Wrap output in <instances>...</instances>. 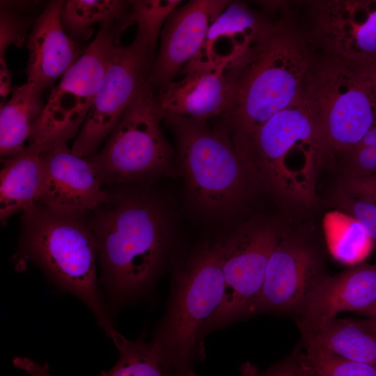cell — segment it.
<instances>
[{
	"label": "cell",
	"mask_w": 376,
	"mask_h": 376,
	"mask_svg": "<svg viewBox=\"0 0 376 376\" xmlns=\"http://www.w3.org/2000/svg\"><path fill=\"white\" fill-rule=\"evenodd\" d=\"M334 198L336 205L365 228L376 246V203L352 197L343 191L338 192Z\"/></svg>",
	"instance_id": "cell-29"
},
{
	"label": "cell",
	"mask_w": 376,
	"mask_h": 376,
	"mask_svg": "<svg viewBox=\"0 0 376 376\" xmlns=\"http://www.w3.org/2000/svg\"><path fill=\"white\" fill-rule=\"evenodd\" d=\"M299 357L307 376H376V365L325 352L305 349L299 350Z\"/></svg>",
	"instance_id": "cell-28"
},
{
	"label": "cell",
	"mask_w": 376,
	"mask_h": 376,
	"mask_svg": "<svg viewBox=\"0 0 376 376\" xmlns=\"http://www.w3.org/2000/svg\"><path fill=\"white\" fill-rule=\"evenodd\" d=\"M45 91L26 82L12 88L0 111V153L4 159L22 152L44 108Z\"/></svg>",
	"instance_id": "cell-21"
},
{
	"label": "cell",
	"mask_w": 376,
	"mask_h": 376,
	"mask_svg": "<svg viewBox=\"0 0 376 376\" xmlns=\"http://www.w3.org/2000/svg\"><path fill=\"white\" fill-rule=\"evenodd\" d=\"M348 215V214H347ZM327 227L330 251L336 259L349 265H355L370 252L373 244L365 228L349 216H337Z\"/></svg>",
	"instance_id": "cell-25"
},
{
	"label": "cell",
	"mask_w": 376,
	"mask_h": 376,
	"mask_svg": "<svg viewBox=\"0 0 376 376\" xmlns=\"http://www.w3.org/2000/svg\"><path fill=\"white\" fill-rule=\"evenodd\" d=\"M68 140L48 139L41 152V180L36 205L64 214L86 216L107 201L86 157L75 155Z\"/></svg>",
	"instance_id": "cell-12"
},
{
	"label": "cell",
	"mask_w": 376,
	"mask_h": 376,
	"mask_svg": "<svg viewBox=\"0 0 376 376\" xmlns=\"http://www.w3.org/2000/svg\"><path fill=\"white\" fill-rule=\"evenodd\" d=\"M224 277L219 240L197 245L175 268L164 315L150 341L178 376H198L205 357L200 333L219 307Z\"/></svg>",
	"instance_id": "cell-4"
},
{
	"label": "cell",
	"mask_w": 376,
	"mask_h": 376,
	"mask_svg": "<svg viewBox=\"0 0 376 376\" xmlns=\"http://www.w3.org/2000/svg\"><path fill=\"white\" fill-rule=\"evenodd\" d=\"M127 28L125 22L116 21L100 25L93 40L52 90L30 139L60 136L69 140L76 135L103 84L120 36Z\"/></svg>",
	"instance_id": "cell-9"
},
{
	"label": "cell",
	"mask_w": 376,
	"mask_h": 376,
	"mask_svg": "<svg viewBox=\"0 0 376 376\" xmlns=\"http://www.w3.org/2000/svg\"><path fill=\"white\" fill-rule=\"evenodd\" d=\"M324 152L314 119L303 97L269 119L258 131L246 166L277 196L306 203L315 196Z\"/></svg>",
	"instance_id": "cell-6"
},
{
	"label": "cell",
	"mask_w": 376,
	"mask_h": 376,
	"mask_svg": "<svg viewBox=\"0 0 376 376\" xmlns=\"http://www.w3.org/2000/svg\"><path fill=\"white\" fill-rule=\"evenodd\" d=\"M343 192L359 199L376 203V173L349 176L345 181Z\"/></svg>",
	"instance_id": "cell-32"
},
{
	"label": "cell",
	"mask_w": 376,
	"mask_h": 376,
	"mask_svg": "<svg viewBox=\"0 0 376 376\" xmlns=\"http://www.w3.org/2000/svg\"><path fill=\"white\" fill-rule=\"evenodd\" d=\"M142 184L104 187L107 201L85 216L97 245L100 281L113 307L152 289L170 251L165 207Z\"/></svg>",
	"instance_id": "cell-1"
},
{
	"label": "cell",
	"mask_w": 376,
	"mask_h": 376,
	"mask_svg": "<svg viewBox=\"0 0 376 376\" xmlns=\"http://www.w3.org/2000/svg\"><path fill=\"white\" fill-rule=\"evenodd\" d=\"M65 1L48 2L28 37L27 82L44 91L62 77L86 49L63 29L61 17Z\"/></svg>",
	"instance_id": "cell-18"
},
{
	"label": "cell",
	"mask_w": 376,
	"mask_h": 376,
	"mask_svg": "<svg viewBox=\"0 0 376 376\" xmlns=\"http://www.w3.org/2000/svg\"><path fill=\"white\" fill-rule=\"evenodd\" d=\"M226 68L209 67L180 72L182 77L156 93L164 118L175 116L209 123L225 112L229 98Z\"/></svg>",
	"instance_id": "cell-19"
},
{
	"label": "cell",
	"mask_w": 376,
	"mask_h": 376,
	"mask_svg": "<svg viewBox=\"0 0 376 376\" xmlns=\"http://www.w3.org/2000/svg\"><path fill=\"white\" fill-rule=\"evenodd\" d=\"M230 2L191 0L171 14L162 30L159 49L148 76L157 93L174 81L196 55L210 26Z\"/></svg>",
	"instance_id": "cell-14"
},
{
	"label": "cell",
	"mask_w": 376,
	"mask_h": 376,
	"mask_svg": "<svg viewBox=\"0 0 376 376\" xmlns=\"http://www.w3.org/2000/svg\"><path fill=\"white\" fill-rule=\"evenodd\" d=\"M347 62L359 70L376 73V56L358 61Z\"/></svg>",
	"instance_id": "cell-35"
},
{
	"label": "cell",
	"mask_w": 376,
	"mask_h": 376,
	"mask_svg": "<svg viewBox=\"0 0 376 376\" xmlns=\"http://www.w3.org/2000/svg\"><path fill=\"white\" fill-rule=\"evenodd\" d=\"M360 313L368 317V318L376 320V301Z\"/></svg>",
	"instance_id": "cell-39"
},
{
	"label": "cell",
	"mask_w": 376,
	"mask_h": 376,
	"mask_svg": "<svg viewBox=\"0 0 376 376\" xmlns=\"http://www.w3.org/2000/svg\"><path fill=\"white\" fill-rule=\"evenodd\" d=\"M163 119L147 78L104 147L86 157L102 186L148 184L175 176V151L163 133Z\"/></svg>",
	"instance_id": "cell-7"
},
{
	"label": "cell",
	"mask_w": 376,
	"mask_h": 376,
	"mask_svg": "<svg viewBox=\"0 0 376 376\" xmlns=\"http://www.w3.org/2000/svg\"><path fill=\"white\" fill-rule=\"evenodd\" d=\"M376 301V264L326 275L293 314L301 334L319 330L345 311L362 312Z\"/></svg>",
	"instance_id": "cell-16"
},
{
	"label": "cell",
	"mask_w": 376,
	"mask_h": 376,
	"mask_svg": "<svg viewBox=\"0 0 376 376\" xmlns=\"http://www.w3.org/2000/svg\"><path fill=\"white\" fill-rule=\"evenodd\" d=\"M358 146H376V120L368 130Z\"/></svg>",
	"instance_id": "cell-36"
},
{
	"label": "cell",
	"mask_w": 376,
	"mask_h": 376,
	"mask_svg": "<svg viewBox=\"0 0 376 376\" xmlns=\"http://www.w3.org/2000/svg\"><path fill=\"white\" fill-rule=\"evenodd\" d=\"M17 267L30 261L59 289L83 301L112 340L116 330L98 287L97 245L85 216L56 212L36 204L24 210Z\"/></svg>",
	"instance_id": "cell-3"
},
{
	"label": "cell",
	"mask_w": 376,
	"mask_h": 376,
	"mask_svg": "<svg viewBox=\"0 0 376 376\" xmlns=\"http://www.w3.org/2000/svg\"><path fill=\"white\" fill-rule=\"evenodd\" d=\"M14 366L31 376H53L50 373L49 364H41L26 357H17L13 361Z\"/></svg>",
	"instance_id": "cell-33"
},
{
	"label": "cell",
	"mask_w": 376,
	"mask_h": 376,
	"mask_svg": "<svg viewBox=\"0 0 376 376\" xmlns=\"http://www.w3.org/2000/svg\"><path fill=\"white\" fill-rule=\"evenodd\" d=\"M181 0H132L128 24H136L135 37L141 40L155 55L162 30Z\"/></svg>",
	"instance_id": "cell-26"
},
{
	"label": "cell",
	"mask_w": 376,
	"mask_h": 376,
	"mask_svg": "<svg viewBox=\"0 0 376 376\" xmlns=\"http://www.w3.org/2000/svg\"><path fill=\"white\" fill-rule=\"evenodd\" d=\"M11 76L6 63L0 64V97L1 107L5 104L6 98L11 92Z\"/></svg>",
	"instance_id": "cell-34"
},
{
	"label": "cell",
	"mask_w": 376,
	"mask_h": 376,
	"mask_svg": "<svg viewBox=\"0 0 376 376\" xmlns=\"http://www.w3.org/2000/svg\"><path fill=\"white\" fill-rule=\"evenodd\" d=\"M113 343L119 352L114 366L100 376H178L159 357L150 342L141 334L130 340L119 334Z\"/></svg>",
	"instance_id": "cell-24"
},
{
	"label": "cell",
	"mask_w": 376,
	"mask_h": 376,
	"mask_svg": "<svg viewBox=\"0 0 376 376\" xmlns=\"http://www.w3.org/2000/svg\"><path fill=\"white\" fill-rule=\"evenodd\" d=\"M354 321L361 329L376 338V320L367 318L364 320H354Z\"/></svg>",
	"instance_id": "cell-38"
},
{
	"label": "cell",
	"mask_w": 376,
	"mask_h": 376,
	"mask_svg": "<svg viewBox=\"0 0 376 376\" xmlns=\"http://www.w3.org/2000/svg\"><path fill=\"white\" fill-rule=\"evenodd\" d=\"M47 140L45 137L31 139L22 152L3 160L0 174L2 223L36 203L41 180V152Z\"/></svg>",
	"instance_id": "cell-20"
},
{
	"label": "cell",
	"mask_w": 376,
	"mask_h": 376,
	"mask_svg": "<svg viewBox=\"0 0 376 376\" xmlns=\"http://www.w3.org/2000/svg\"><path fill=\"white\" fill-rule=\"evenodd\" d=\"M155 55L137 37L115 48L103 84L71 147L82 157L95 155L146 81Z\"/></svg>",
	"instance_id": "cell-11"
},
{
	"label": "cell",
	"mask_w": 376,
	"mask_h": 376,
	"mask_svg": "<svg viewBox=\"0 0 376 376\" xmlns=\"http://www.w3.org/2000/svg\"><path fill=\"white\" fill-rule=\"evenodd\" d=\"M299 351L295 350L283 361L261 372L247 363L242 368V376H307L300 362Z\"/></svg>",
	"instance_id": "cell-30"
},
{
	"label": "cell",
	"mask_w": 376,
	"mask_h": 376,
	"mask_svg": "<svg viewBox=\"0 0 376 376\" xmlns=\"http://www.w3.org/2000/svg\"><path fill=\"white\" fill-rule=\"evenodd\" d=\"M282 232L269 223H253L218 239L224 277L222 301L205 322L200 338L252 315L261 292L267 265Z\"/></svg>",
	"instance_id": "cell-10"
},
{
	"label": "cell",
	"mask_w": 376,
	"mask_h": 376,
	"mask_svg": "<svg viewBox=\"0 0 376 376\" xmlns=\"http://www.w3.org/2000/svg\"><path fill=\"white\" fill-rule=\"evenodd\" d=\"M326 275L313 248L282 233L269 258L263 285L252 315H293Z\"/></svg>",
	"instance_id": "cell-13"
},
{
	"label": "cell",
	"mask_w": 376,
	"mask_h": 376,
	"mask_svg": "<svg viewBox=\"0 0 376 376\" xmlns=\"http://www.w3.org/2000/svg\"><path fill=\"white\" fill-rule=\"evenodd\" d=\"M38 1H1L0 3V61H5L8 47H21L27 32L39 16Z\"/></svg>",
	"instance_id": "cell-27"
},
{
	"label": "cell",
	"mask_w": 376,
	"mask_h": 376,
	"mask_svg": "<svg viewBox=\"0 0 376 376\" xmlns=\"http://www.w3.org/2000/svg\"><path fill=\"white\" fill-rule=\"evenodd\" d=\"M304 98L324 151L352 150L376 120L365 73L335 56L313 63Z\"/></svg>",
	"instance_id": "cell-8"
},
{
	"label": "cell",
	"mask_w": 376,
	"mask_h": 376,
	"mask_svg": "<svg viewBox=\"0 0 376 376\" xmlns=\"http://www.w3.org/2000/svg\"><path fill=\"white\" fill-rule=\"evenodd\" d=\"M301 336L305 349L376 365V338L354 320L336 318L323 328Z\"/></svg>",
	"instance_id": "cell-22"
},
{
	"label": "cell",
	"mask_w": 376,
	"mask_h": 376,
	"mask_svg": "<svg viewBox=\"0 0 376 376\" xmlns=\"http://www.w3.org/2000/svg\"><path fill=\"white\" fill-rule=\"evenodd\" d=\"M349 176L368 175L376 173V146H357L348 152Z\"/></svg>",
	"instance_id": "cell-31"
},
{
	"label": "cell",
	"mask_w": 376,
	"mask_h": 376,
	"mask_svg": "<svg viewBox=\"0 0 376 376\" xmlns=\"http://www.w3.org/2000/svg\"><path fill=\"white\" fill-rule=\"evenodd\" d=\"M359 70L364 72L366 76L369 91H370L373 102L374 103L375 107L376 109V73L372 72L363 71L361 70Z\"/></svg>",
	"instance_id": "cell-37"
},
{
	"label": "cell",
	"mask_w": 376,
	"mask_h": 376,
	"mask_svg": "<svg viewBox=\"0 0 376 376\" xmlns=\"http://www.w3.org/2000/svg\"><path fill=\"white\" fill-rule=\"evenodd\" d=\"M163 122L173 134L175 159L190 201L210 215L231 212L253 179L228 134L207 122L175 116Z\"/></svg>",
	"instance_id": "cell-5"
},
{
	"label": "cell",
	"mask_w": 376,
	"mask_h": 376,
	"mask_svg": "<svg viewBox=\"0 0 376 376\" xmlns=\"http://www.w3.org/2000/svg\"><path fill=\"white\" fill-rule=\"evenodd\" d=\"M313 63L304 39L278 23L226 68L228 102L214 125L228 134L246 166L260 128L303 97Z\"/></svg>",
	"instance_id": "cell-2"
},
{
	"label": "cell",
	"mask_w": 376,
	"mask_h": 376,
	"mask_svg": "<svg viewBox=\"0 0 376 376\" xmlns=\"http://www.w3.org/2000/svg\"><path fill=\"white\" fill-rule=\"evenodd\" d=\"M314 35L328 54L347 61L376 56V0L314 3Z\"/></svg>",
	"instance_id": "cell-15"
},
{
	"label": "cell",
	"mask_w": 376,
	"mask_h": 376,
	"mask_svg": "<svg viewBox=\"0 0 376 376\" xmlns=\"http://www.w3.org/2000/svg\"><path fill=\"white\" fill-rule=\"evenodd\" d=\"M274 26L246 3L230 1L210 26L196 55L180 72L198 68H228L269 34Z\"/></svg>",
	"instance_id": "cell-17"
},
{
	"label": "cell",
	"mask_w": 376,
	"mask_h": 376,
	"mask_svg": "<svg viewBox=\"0 0 376 376\" xmlns=\"http://www.w3.org/2000/svg\"><path fill=\"white\" fill-rule=\"evenodd\" d=\"M130 10V1L122 0H68L61 13V24L65 33L79 42L88 40L95 24L116 21L126 22Z\"/></svg>",
	"instance_id": "cell-23"
}]
</instances>
